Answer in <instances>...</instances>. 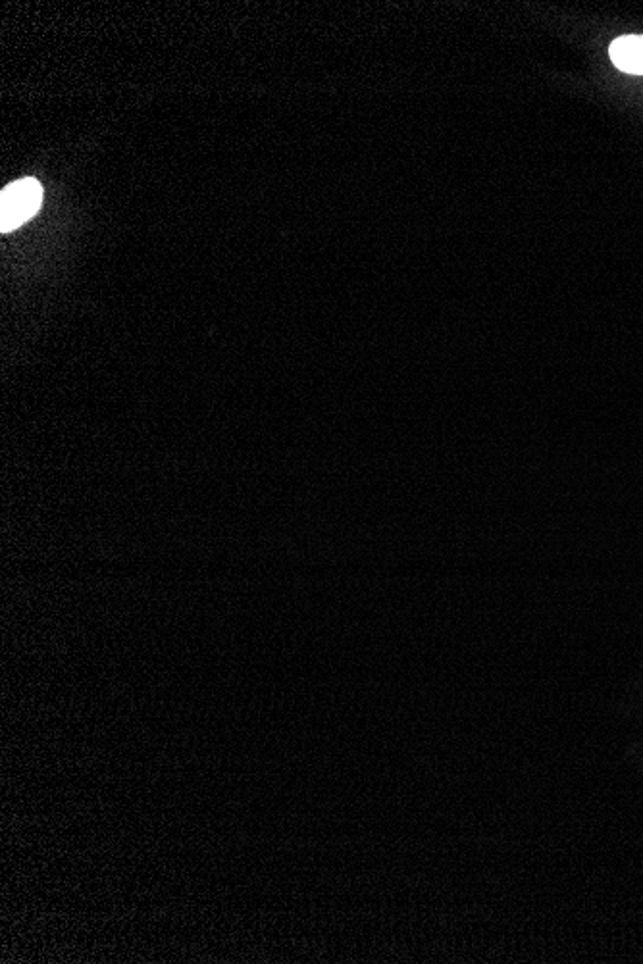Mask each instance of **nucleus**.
<instances>
[{"mask_svg": "<svg viewBox=\"0 0 643 964\" xmlns=\"http://www.w3.org/2000/svg\"><path fill=\"white\" fill-rule=\"evenodd\" d=\"M43 203V187L37 179H20L2 189L0 229L12 231L33 218Z\"/></svg>", "mask_w": 643, "mask_h": 964, "instance_id": "f257e3e1", "label": "nucleus"}, {"mask_svg": "<svg viewBox=\"0 0 643 964\" xmlns=\"http://www.w3.org/2000/svg\"><path fill=\"white\" fill-rule=\"evenodd\" d=\"M611 58L618 70L643 76V35L618 37L611 45Z\"/></svg>", "mask_w": 643, "mask_h": 964, "instance_id": "f03ea898", "label": "nucleus"}]
</instances>
